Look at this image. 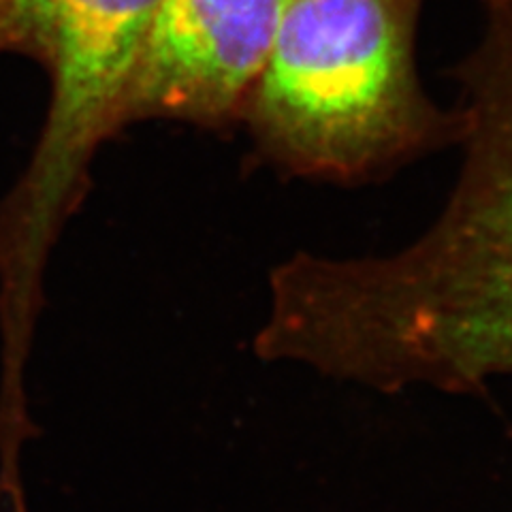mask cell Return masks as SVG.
<instances>
[{
  "instance_id": "6da1fadb",
  "label": "cell",
  "mask_w": 512,
  "mask_h": 512,
  "mask_svg": "<svg viewBox=\"0 0 512 512\" xmlns=\"http://www.w3.org/2000/svg\"><path fill=\"white\" fill-rule=\"evenodd\" d=\"M483 5L485 35L457 71L466 156L442 216L391 256L280 265L256 335L265 359L382 391L512 374V0Z\"/></svg>"
},
{
  "instance_id": "7a4b0ae2",
  "label": "cell",
  "mask_w": 512,
  "mask_h": 512,
  "mask_svg": "<svg viewBox=\"0 0 512 512\" xmlns=\"http://www.w3.org/2000/svg\"><path fill=\"white\" fill-rule=\"evenodd\" d=\"M423 0H291L242 116L303 178L361 180L457 133L416 73Z\"/></svg>"
},
{
  "instance_id": "3957f363",
  "label": "cell",
  "mask_w": 512,
  "mask_h": 512,
  "mask_svg": "<svg viewBox=\"0 0 512 512\" xmlns=\"http://www.w3.org/2000/svg\"><path fill=\"white\" fill-rule=\"evenodd\" d=\"M160 0H18L9 52L50 77V111L24 173L0 203V352L28 357L43 276L86 199L90 167L122 131V107Z\"/></svg>"
},
{
  "instance_id": "277c9868",
  "label": "cell",
  "mask_w": 512,
  "mask_h": 512,
  "mask_svg": "<svg viewBox=\"0 0 512 512\" xmlns=\"http://www.w3.org/2000/svg\"><path fill=\"white\" fill-rule=\"evenodd\" d=\"M291 0H160L122 107V126L242 116Z\"/></svg>"
},
{
  "instance_id": "5b68a950",
  "label": "cell",
  "mask_w": 512,
  "mask_h": 512,
  "mask_svg": "<svg viewBox=\"0 0 512 512\" xmlns=\"http://www.w3.org/2000/svg\"><path fill=\"white\" fill-rule=\"evenodd\" d=\"M18 0H0V54L9 52V37H11V24Z\"/></svg>"
}]
</instances>
